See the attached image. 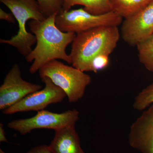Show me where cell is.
Instances as JSON below:
<instances>
[{
    "mask_svg": "<svg viewBox=\"0 0 153 153\" xmlns=\"http://www.w3.org/2000/svg\"><path fill=\"white\" fill-rule=\"evenodd\" d=\"M153 0H110L112 10L125 19L146 7Z\"/></svg>",
    "mask_w": 153,
    "mask_h": 153,
    "instance_id": "obj_13",
    "label": "cell"
},
{
    "mask_svg": "<svg viewBox=\"0 0 153 153\" xmlns=\"http://www.w3.org/2000/svg\"><path fill=\"white\" fill-rule=\"evenodd\" d=\"M122 24L121 34L127 44L137 46L147 39L153 34V2Z\"/></svg>",
    "mask_w": 153,
    "mask_h": 153,
    "instance_id": "obj_9",
    "label": "cell"
},
{
    "mask_svg": "<svg viewBox=\"0 0 153 153\" xmlns=\"http://www.w3.org/2000/svg\"><path fill=\"white\" fill-rule=\"evenodd\" d=\"M131 147L141 153H153V104L131 125L128 134Z\"/></svg>",
    "mask_w": 153,
    "mask_h": 153,
    "instance_id": "obj_10",
    "label": "cell"
},
{
    "mask_svg": "<svg viewBox=\"0 0 153 153\" xmlns=\"http://www.w3.org/2000/svg\"><path fill=\"white\" fill-rule=\"evenodd\" d=\"M79 112L76 109L69 110L61 113L43 110L37 111L33 117L15 120L9 123V128L25 135L37 129L57 130L68 125L75 124L79 120Z\"/></svg>",
    "mask_w": 153,
    "mask_h": 153,
    "instance_id": "obj_6",
    "label": "cell"
},
{
    "mask_svg": "<svg viewBox=\"0 0 153 153\" xmlns=\"http://www.w3.org/2000/svg\"><path fill=\"white\" fill-rule=\"evenodd\" d=\"M0 19L13 24L15 23L16 20L12 13H7L1 8L0 9Z\"/></svg>",
    "mask_w": 153,
    "mask_h": 153,
    "instance_id": "obj_19",
    "label": "cell"
},
{
    "mask_svg": "<svg viewBox=\"0 0 153 153\" xmlns=\"http://www.w3.org/2000/svg\"><path fill=\"white\" fill-rule=\"evenodd\" d=\"M140 62L153 73V34L137 45Z\"/></svg>",
    "mask_w": 153,
    "mask_h": 153,
    "instance_id": "obj_14",
    "label": "cell"
},
{
    "mask_svg": "<svg viewBox=\"0 0 153 153\" xmlns=\"http://www.w3.org/2000/svg\"><path fill=\"white\" fill-rule=\"evenodd\" d=\"M22 1H26L29 2H34L36 1V0H22Z\"/></svg>",
    "mask_w": 153,
    "mask_h": 153,
    "instance_id": "obj_21",
    "label": "cell"
},
{
    "mask_svg": "<svg viewBox=\"0 0 153 153\" xmlns=\"http://www.w3.org/2000/svg\"><path fill=\"white\" fill-rule=\"evenodd\" d=\"M63 12H67L75 5H81L88 13L101 15L112 11L110 0H63Z\"/></svg>",
    "mask_w": 153,
    "mask_h": 153,
    "instance_id": "obj_12",
    "label": "cell"
},
{
    "mask_svg": "<svg viewBox=\"0 0 153 153\" xmlns=\"http://www.w3.org/2000/svg\"><path fill=\"white\" fill-rule=\"evenodd\" d=\"M57 14L47 17L43 21L32 20L29 23L30 31L36 38V46L25 57L27 62L33 64L29 69L35 74L45 64L55 60H61L71 64L66 52L68 45L72 44L76 34L62 32L55 24Z\"/></svg>",
    "mask_w": 153,
    "mask_h": 153,
    "instance_id": "obj_1",
    "label": "cell"
},
{
    "mask_svg": "<svg viewBox=\"0 0 153 153\" xmlns=\"http://www.w3.org/2000/svg\"><path fill=\"white\" fill-rule=\"evenodd\" d=\"M109 55H100L94 59L91 63V71L97 72L106 68L109 64Z\"/></svg>",
    "mask_w": 153,
    "mask_h": 153,
    "instance_id": "obj_17",
    "label": "cell"
},
{
    "mask_svg": "<svg viewBox=\"0 0 153 153\" xmlns=\"http://www.w3.org/2000/svg\"><path fill=\"white\" fill-rule=\"evenodd\" d=\"M42 13L46 17L63 12V0H36Z\"/></svg>",
    "mask_w": 153,
    "mask_h": 153,
    "instance_id": "obj_16",
    "label": "cell"
},
{
    "mask_svg": "<svg viewBox=\"0 0 153 153\" xmlns=\"http://www.w3.org/2000/svg\"><path fill=\"white\" fill-rule=\"evenodd\" d=\"M41 88V85L24 80L19 65L16 63L6 75L0 87V110L7 109Z\"/></svg>",
    "mask_w": 153,
    "mask_h": 153,
    "instance_id": "obj_8",
    "label": "cell"
},
{
    "mask_svg": "<svg viewBox=\"0 0 153 153\" xmlns=\"http://www.w3.org/2000/svg\"><path fill=\"white\" fill-rule=\"evenodd\" d=\"M123 19L113 11L96 15L80 8L58 14L55 24L62 32L76 34L99 27H118L122 23Z\"/></svg>",
    "mask_w": 153,
    "mask_h": 153,
    "instance_id": "obj_5",
    "label": "cell"
},
{
    "mask_svg": "<svg viewBox=\"0 0 153 153\" xmlns=\"http://www.w3.org/2000/svg\"><path fill=\"white\" fill-rule=\"evenodd\" d=\"M0 142H8L6 138V132L4 128L3 124L0 123Z\"/></svg>",
    "mask_w": 153,
    "mask_h": 153,
    "instance_id": "obj_20",
    "label": "cell"
},
{
    "mask_svg": "<svg viewBox=\"0 0 153 153\" xmlns=\"http://www.w3.org/2000/svg\"><path fill=\"white\" fill-rule=\"evenodd\" d=\"M75 125L71 124L55 131V137L49 146L52 153H85Z\"/></svg>",
    "mask_w": 153,
    "mask_h": 153,
    "instance_id": "obj_11",
    "label": "cell"
},
{
    "mask_svg": "<svg viewBox=\"0 0 153 153\" xmlns=\"http://www.w3.org/2000/svg\"><path fill=\"white\" fill-rule=\"evenodd\" d=\"M26 153H52L49 146L41 145L35 147Z\"/></svg>",
    "mask_w": 153,
    "mask_h": 153,
    "instance_id": "obj_18",
    "label": "cell"
},
{
    "mask_svg": "<svg viewBox=\"0 0 153 153\" xmlns=\"http://www.w3.org/2000/svg\"><path fill=\"white\" fill-rule=\"evenodd\" d=\"M153 104V82L143 89L135 98L134 109L139 111L145 110Z\"/></svg>",
    "mask_w": 153,
    "mask_h": 153,
    "instance_id": "obj_15",
    "label": "cell"
},
{
    "mask_svg": "<svg viewBox=\"0 0 153 153\" xmlns=\"http://www.w3.org/2000/svg\"><path fill=\"white\" fill-rule=\"evenodd\" d=\"M0 1L10 9L19 27L16 35L9 40L1 39L0 42L15 47L20 54L26 57L32 51V46L37 41L35 35L27 31V22L30 19L43 21L47 17L42 13L37 1L29 2L22 0H0Z\"/></svg>",
    "mask_w": 153,
    "mask_h": 153,
    "instance_id": "obj_4",
    "label": "cell"
},
{
    "mask_svg": "<svg viewBox=\"0 0 153 153\" xmlns=\"http://www.w3.org/2000/svg\"><path fill=\"white\" fill-rule=\"evenodd\" d=\"M0 153H6L5 152H4V151L1 149H0Z\"/></svg>",
    "mask_w": 153,
    "mask_h": 153,
    "instance_id": "obj_22",
    "label": "cell"
},
{
    "mask_svg": "<svg viewBox=\"0 0 153 153\" xmlns=\"http://www.w3.org/2000/svg\"><path fill=\"white\" fill-rule=\"evenodd\" d=\"M40 77H47L64 91L68 101L76 102L83 97L85 89L91 82V77L73 66L57 60L45 64L38 70Z\"/></svg>",
    "mask_w": 153,
    "mask_h": 153,
    "instance_id": "obj_3",
    "label": "cell"
},
{
    "mask_svg": "<svg viewBox=\"0 0 153 153\" xmlns=\"http://www.w3.org/2000/svg\"><path fill=\"white\" fill-rule=\"evenodd\" d=\"M45 84L43 89L29 94L21 101L4 110L5 114L25 111H40L49 105L62 102L67 96L62 89L55 85L47 77L42 78Z\"/></svg>",
    "mask_w": 153,
    "mask_h": 153,
    "instance_id": "obj_7",
    "label": "cell"
},
{
    "mask_svg": "<svg viewBox=\"0 0 153 153\" xmlns=\"http://www.w3.org/2000/svg\"><path fill=\"white\" fill-rule=\"evenodd\" d=\"M120 36L117 26L99 27L77 33L69 55L72 66L83 72L91 71L94 59L102 54L110 55Z\"/></svg>",
    "mask_w": 153,
    "mask_h": 153,
    "instance_id": "obj_2",
    "label": "cell"
}]
</instances>
